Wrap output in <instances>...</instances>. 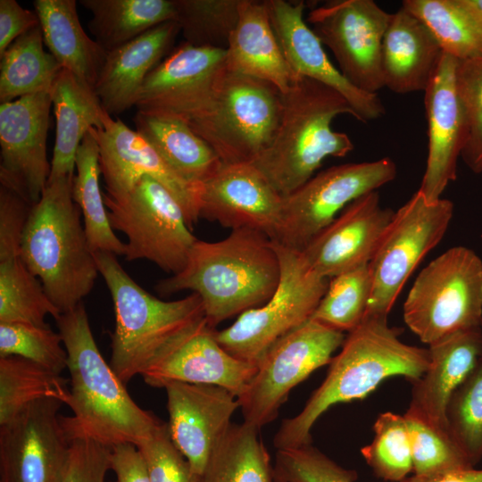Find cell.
Masks as SVG:
<instances>
[{"mask_svg":"<svg viewBox=\"0 0 482 482\" xmlns=\"http://www.w3.org/2000/svg\"><path fill=\"white\" fill-rule=\"evenodd\" d=\"M443 51L424 23L401 6L386 29L381 52L384 87L397 94L425 91Z\"/></svg>","mask_w":482,"mask_h":482,"instance_id":"obj_27","label":"cell"},{"mask_svg":"<svg viewBox=\"0 0 482 482\" xmlns=\"http://www.w3.org/2000/svg\"><path fill=\"white\" fill-rule=\"evenodd\" d=\"M226 52L229 70L270 82L282 94L296 76L274 32L265 1L240 0Z\"/></svg>","mask_w":482,"mask_h":482,"instance_id":"obj_28","label":"cell"},{"mask_svg":"<svg viewBox=\"0 0 482 482\" xmlns=\"http://www.w3.org/2000/svg\"><path fill=\"white\" fill-rule=\"evenodd\" d=\"M270 456L260 429L231 423L214 446L201 482H272Z\"/></svg>","mask_w":482,"mask_h":482,"instance_id":"obj_36","label":"cell"},{"mask_svg":"<svg viewBox=\"0 0 482 482\" xmlns=\"http://www.w3.org/2000/svg\"><path fill=\"white\" fill-rule=\"evenodd\" d=\"M33 204L0 186V260L21 256V244Z\"/></svg>","mask_w":482,"mask_h":482,"instance_id":"obj_48","label":"cell"},{"mask_svg":"<svg viewBox=\"0 0 482 482\" xmlns=\"http://www.w3.org/2000/svg\"><path fill=\"white\" fill-rule=\"evenodd\" d=\"M429 365L412 381L409 410L447 428L446 408L454 391L482 360V327L459 330L428 345Z\"/></svg>","mask_w":482,"mask_h":482,"instance_id":"obj_25","label":"cell"},{"mask_svg":"<svg viewBox=\"0 0 482 482\" xmlns=\"http://www.w3.org/2000/svg\"><path fill=\"white\" fill-rule=\"evenodd\" d=\"M60 314L21 256L0 260V323L46 326Z\"/></svg>","mask_w":482,"mask_h":482,"instance_id":"obj_38","label":"cell"},{"mask_svg":"<svg viewBox=\"0 0 482 482\" xmlns=\"http://www.w3.org/2000/svg\"><path fill=\"white\" fill-rule=\"evenodd\" d=\"M75 170L72 198L80 209L91 249L94 253L105 252L124 256L126 245L119 239L112 228L104 194L101 192L99 147L90 130L77 151Z\"/></svg>","mask_w":482,"mask_h":482,"instance_id":"obj_35","label":"cell"},{"mask_svg":"<svg viewBox=\"0 0 482 482\" xmlns=\"http://www.w3.org/2000/svg\"><path fill=\"white\" fill-rule=\"evenodd\" d=\"M399 336L387 317H364L349 332L340 353L329 362L325 379L302 411L282 420L273 437L277 451L311 445L312 428L333 405L363 399L392 377L411 382L420 378L429 365L428 349L407 345Z\"/></svg>","mask_w":482,"mask_h":482,"instance_id":"obj_2","label":"cell"},{"mask_svg":"<svg viewBox=\"0 0 482 482\" xmlns=\"http://www.w3.org/2000/svg\"><path fill=\"white\" fill-rule=\"evenodd\" d=\"M345 339L344 332L310 319L277 340L237 397L244 422L261 430L273 421L291 390L328 364Z\"/></svg>","mask_w":482,"mask_h":482,"instance_id":"obj_12","label":"cell"},{"mask_svg":"<svg viewBox=\"0 0 482 482\" xmlns=\"http://www.w3.org/2000/svg\"><path fill=\"white\" fill-rule=\"evenodd\" d=\"M137 446L145 457L152 482H201V476L174 445L167 423L162 422Z\"/></svg>","mask_w":482,"mask_h":482,"instance_id":"obj_46","label":"cell"},{"mask_svg":"<svg viewBox=\"0 0 482 482\" xmlns=\"http://www.w3.org/2000/svg\"><path fill=\"white\" fill-rule=\"evenodd\" d=\"M274 245L280 278L272 296L240 314L229 327L215 331L227 352L255 364L277 340L311 319L329 283L312 269L302 252Z\"/></svg>","mask_w":482,"mask_h":482,"instance_id":"obj_9","label":"cell"},{"mask_svg":"<svg viewBox=\"0 0 482 482\" xmlns=\"http://www.w3.org/2000/svg\"><path fill=\"white\" fill-rule=\"evenodd\" d=\"M95 257L114 308L110 365L126 384L203 320L204 310L195 293L175 301L161 300L142 288L116 255L95 252Z\"/></svg>","mask_w":482,"mask_h":482,"instance_id":"obj_6","label":"cell"},{"mask_svg":"<svg viewBox=\"0 0 482 482\" xmlns=\"http://www.w3.org/2000/svg\"><path fill=\"white\" fill-rule=\"evenodd\" d=\"M51 105L47 92L0 104V185L33 205L51 171L46 152Z\"/></svg>","mask_w":482,"mask_h":482,"instance_id":"obj_16","label":"cell"},{"mask_svg":"<svg viewBox=\"0 0 482 482\" xmlns=\"http://www.w3.org/2000/svg\"><path fill=\"white\" fill-rule=\"evenodd\" d=\"M111 448L86 438L71 440L55 482H105Z\"/></svg>","mask_w":482,"mask_h":482,"instance_id":"obj_47","label":"cell"},{"mask_svg":"<svg viewBox=\"0 0 482 482\" xmlns=\"http://www.w3.org/2000/svg\"><path fill=\"white\" fill-rule=\"evenodd\" d=\"M62 405L41 399L0 426L1 482H55L70 445L59 415Z\"/></svg>","mask_w":482,"mask_h":482,"instance_id":"obj_18","label":"cell"},{"mask_svg":"<svg viewBox=\"0 0 482 482\" xmlns=\"http://www.w3.org/2000/svg\"><path fill=\"white\" fill-rule=\"evenodd\" d=\"M90 11L95 40L108 53L147 30L175 21L173 0H80Z\"/></svg>","mask_w":482,"mask_h":482,"instance_id":"obj_32","label":"cell"},{"mask_svg":"<svg viewBox=\"0 0 482 482\" xmlns=\"http://www.w3.org/2000/svg\"><path fill=\"white\" fill-rule=\"evenodd\" d=\"M282 196L250 163L223 164L199 192V218L222 227L249 228L274 238Z\"/></svg>","mask_w":482,"mask_h":482,"instance_id":"obj_24","label":"cell"},{"mask_svg":"<svg viewBox=\"0 0 482 482\" xmlns=\"http://www.w3.org/2000/svg\"><path fill=\"white\" fill-rule=\"evenodd\" d=\"M170 437L202 476L209 457L239 408L237 397L214 385L171 382L164 386Z\"/></svg>","mask_w":482,"mask_h":482,"instance_id":"obj_23","label":"cell"},{"mask_svg":"<svg viewBox=\"0 0 482 482\" xmlns=\"http://www.w3.org/2000/svg\"><path fill=\"white\" fill-rule=\"evenodd\" d=\"M402 7L424 23L444 53L459 61L482 58V15L470 0H404Z\"/></svg>","mask_w":482,"mask_h":482,"instance_id":"obj_33","label":"cell"},{"mask_svg":"<svg viewBox=\"0 0 482 482\" xmlns=\"http://www.w3.org/2000/svg\"><path fill=\"white\" fill-rule=\"evenodd\" d=\"M73 177L47 182L31 208L21 244V259L61 313L82 303L100 274L72 198Z\"/></svg>","mask_w":482,"mask_h":482,"instance_id":"obj_5","label":"cell"},{"mask_svg":"<svg viewBox=\"0 0 482 482\" xmlns=\"http://www.w3.org/2000/svg\"><path fill=\"white\" fill-rule=\"evenodd\" d=\"M372 442L361 453L375 476L386 481L402 482L412 471L409 431L403 415L386 411L373 424Z\"/></svg>","mask_w":482,"mask_h":482,"instance_id":"obj_42","label":"cell"},{"mask_svg":"<svg viewBox=\"0 0 482 482\" xmlns=\"http://www.w3.org/2000/svg\"><path fill=\"white\" fill-rule=\"evenodd\" d=\"M471 4L482 15V0H470Z\"/></svg>","mask_w":482,"mask_h":482,"instance_id":"obj_52","label":"cell"},{"mask_svg":"<svg viewBox=\"0 0 482 482\" xmlns=\"http://www.w3.org/2000/svg\"><path fill=\"white\" fill-rule=\"evenodd\" d=\"M390 18L372 0H333L312 9L306 22L332 52L345 79L377 94L385 87L381 52Z\"/></svg>","mask_w":482,"mask_h":482,"instance_id":"obj_14","label":"cell"},{"mask_svg":"<svg viewBox=\"0 0 482 482\" xmlns=\"http://www.w3.org/2000/svg\"><path fill=\"white\" fill-rule=\"evenodd\" d=\"M110 463L116 475L115 482H152L145 457L133 444L112 446Z\"/></svg>","mask_w":482,"mask_h":482,"instance_id":"obj_50","label":"cell"},{"mask_svg":"<svg viewBox=\"0 0 482 482\" xmlns=\"http://www.w3.org/2000/svg\"><path fill=\"white\" fill-rule=\"evenodd\" d=\"M205 317L168 346L142 372L145 383L162 387L171 382L214 385L237 397L246 388L257 364L227 352Z\"/></svg>","mask_w":482,"mask_h":482,"instance_id":"obj_19","label":"cell"},{"mask_svg":"<svg viewBox=\"0 0 482 482\" xmlns=\"http://www.w3.org/2000/svg\"><path fill=\"white\" fill-rule=\"evenodd\" d=\"M38 25L35 11L22 8L15 0H0V55L16 38Z\"/></svg>","mask_w":482,"mask_h":482,"instance_id":"obj_49","label":"cell"},{"mask_svg":"<svg viewBox=\"0 0 482 482\" xmlns=\"http://www.w3.org/2000/svg\"><path fill=\"white\" fill-rule=\"evenodd\" d=\"M68 354L71 416H61L68 440L86 438L107 447L137 445L162 423L129 395L125 383L102 356L83 303L55 320Z\"/></svg>","mask_w":482,"mask_h":482,"instance_id":"obj_1","label":"cell"},{"mask_svg":"<svg viewBox=\"0 0 482 482\" xmlns=\"http://www.w3.org/2000/svg\"><path fill=\"white\" fill-rule=\"evenodd\" d=\"M136 130L187 182L201 187L223 165L219 156L183 120L137 111Z\"/></svg>","mask_w":482,"mask_h":482,"instance_id":"obj_31","label":"cell"},{"mask_svg":"<svg viewBox=\"0 0 482 482\" xmlns=\"http://www.w3.org/2000/svg\"><path fill=\"white\" fill-rule=\"evenodd\" d=\"M283 95L280 121L270 145L250 164L281 195L306 183L328 157H345L354 148L349 136L331 129L338 115L355 113L336 90L295 76Z\"/></svg>","mask_w":482,"mask_h":482,"instance_id":"obj_4","label":"cell"},{"mask_svg":"<svg viewBox=\"0 0 482 482\" xmlns=\"http://www.w3.org/2000/svg\"><path fill=\"white\" fill-rule=\"evenodd\" d=\"M185 42L226 49L238 20L240 0H173Z\"/></svg>","mask_w":482,"mask_h":482,"instance_id":"obj_41","label":"cell"},{"mask_svg":"<svg viewBox=\"0 0 482 482\" xmlns=\"http://www.w3.org/2000/svg\"><path fill=\"white\" fill-rule=\"evenodd\" d=\"M453 214L450 200L429 202L419 190L395 212L369 263L371 293L365 317H387L411 272L442 240Z\"/></svg>","mask_w":482,"mask_h":482,"instance_id":"obj_13","label":"cell"},{"mask_svg":"<svg viewBox=\"0 0 482 482\" xmlns=\"http://www.w3.org/2000/svg\"><path fill=\"white\" fill-rule=\"evenodd\" d=\"M179 32L176 21H168L107 53L94 89L109 114L136 106L146 77L170 52Z\"/></svg>","mask_w":482,"mask_h":482,"instance_id":"obj_26","label":"cell"},{"mask_svg":"<svg viewBox=\"0 0 482 482\" xmlns=\"http://www.w3.org/2000/svg\"><path fill=\"white\" fill-rule=\"evenodd\" d=\"M458 61L443 52L424 91L428 123V157L419 191L429 202L441 197L457 178V163L465 142L466 120L456 85Z\"/></svg>","mask_w":482,"mask_h":482,"instance_id":"obj_20","label":"cell"},{"mask_svg":"<svg viewBox=\"0 0 482 482\" xmlns=\"http://www.w3.org/2000/svg\"><path fill=\"white\" fill-rule=\"evenodd\" d=\"M456 85L466 120L461 158L476 174L482 173V58L458 61Z\"/></svg>","mask_w":482,"mask_h":482,"instance_id":"obj_45","label":"cell"},{"mask_svg":"<svg viewBox=\"0 0 482 482\" xmlns=\"http://www.w3.org/2000/svg\"><path fill=\"white\" fill-rule=\"evenodd\" d=\"M395 212L381 206L378 190L367 193L348 204L302 253L313 270L328 278L367 265Z\"/></svg>","mask_w":482,"mask_h":482,"instance_id":"obj_22","label":"cell"},{"mask_svg":"<svg viewBox=\"0 0 482 482\" xmlns=\"http://www.w3.org/2000/svg\"><path fill=\"white\" fill-rule=\"evenodd\" d=\"M104 199L112 228L127 237V261L145 259L173 275L185 268L197 238L163 185L145 176L129 192Z\"/></svg>","mask_w":482,"mask_h":482,"instance_id":"obj_10","label":"cell"},{"mask_svg":"<svg viewBox=\"0 0 482 482\" xmlns=\"http://www.w3.org/2000/svg\"><path fill=\"white\" fill-rule=\"evenodd\" d=\"M44 43L62 69L93 88L107 52L83 29L75 0H35Z\"/></svg>","mask_w":482,"mask_h":482,"instance_id":"obj_30","label":"cell"},{"mask_svg":"<svg viewBox=\"0 0 482 482\" xmlns=\"http://www.w3.org/2000/svg\"><path fill=\"white\" fill-rule=\"evenodd\" d=\"M282 108L273 84L227 67L208 112L187 124L223 164L252 163L271 143Z\"/></svg>","mask_w":482,"mask_h":482,"instance_id":"obj_7","label":"cell"},{"mask_svg":"<svg viewBox=\"0 0 482 482\" xmlns=\"http://www.w3.org/2000/svg\"><path fill=\"white\" fill-rule=\"evenodd\" d=\"M371 293L369 264L331 278L311 320L351 332L363 320Z\"/></svg>","mask_w":482,"mask_h":482,"instance_id":"obj_40","label":"cell"},{"mask_svg":"<svg viewBox=\"0 0 482 482\" xmlns=\"http://www.w3.org/2000/svg\"><path fill=\"white\" fill-rule=\"evenodd\" d=\"M69 383L61 374L27 359L0 356V426L41 399H55L67 405Z\"/></svg>","mask_w":482,"mask_h":482,"instance_id":"obj_37","label":"cell"},{"mask_svg":"<svg viewBox=\"0 0 482 482\" xmlns=\"http://www.w3.org/2000/svg\"><path fill=\"white\" fill-rule=\"evenodd\" d=\"M402 482H482V470L473 467L428 478L413 475Z\"/></svg>","mask_w":482,"mask_h":482,"instance_id":"obj_51","label":"cell"},{"mask_svg":"<svg viewBox=\"0 0 482 482\" xmlns=\"http://www.w3.org/2000/svg\"><path fill=\"white\" fill-rule=\"evenodd\" d=\"M446 421L450 434L475 466L482 459V360L450 398Z\"/></svg>","mask_w":482,"mask_h":482,"instance_id":"obj_43","label":"cell"},{"mask_svg":"<svg viewBox=\"0 0 482 482\" xmlns=\"http://www.w3.org/2000/svg\"><path fill=\"white\" fill-rule=\"evenodd\" d=\"M62 344V336L49 325L0 323V356H19L61 374L68 362Z\"/></svg>","mask_w":482,"mask_h":482,"instance_id":"obj_44","label":"cell"},{"mask_svg":"<svg viewBox=\"0 0 482 482\" xmlns=\"http://www.w3.org/2000/svg\"><path fill=\"white\" fill-rule=\"evenodd\" d=\"M388 157L330 167L282 196L273 242L302 252L353 201L377 191L396 176Z\"/></svg>","mask_w":482,"mask_h":482,"instance_id":"obj_11","label":"cell"},{"mask_svg":"<svg viewBox=\"0 0 482 482\" xmlns=\"http://www.w3.org/2000/svg\"><path fill=\"white\" fill-rule=\"evenodd\" d=\"M56 121L49 181L74 176L79 146L91 128L101 129L105 113L95 89L62 69L51 90Z\"/></svg>","mask_w":482,"mask_h":482,"instance_id":"obj_29","label":"cell"},{"mask_svg":"<svg viewBox=\"0 0 482 482\" xmlns=\"http://www.w3.org/2000/svg\"><path fill=\"white\" fill-rule=\"evenodd\" d=\"M99 147V164L106 193L111 196L129 192L137 181L150 176L163 185L182 206L192 229L199 219L200 187L177 174L155 148L137 130L106 111L101 129H89Z\"/></svg>","mask_w":482,"mask_h":482,"instance_id":"obj_17","label":"cell"},{"mask_svg":"<svg viewBox=\"0 0 482 482\" xmlns=\"http://www.w3.org/2000/svg\"><path fill=\"white\" fill-rule=\"evenodd\" d=\"M226 71V49L184 42L148 74L136 107L188 123L208 112Z\"/></svg>","mask_w":482,"mask_h":482,"instance_id":"obj_15","label":"cell"},{"mask_svg":"<svg viewBox=\"0 0 482 482\" xmlns=\"http://www.w3.org/2000/svg\"><path fill=\"white\" fill-rule=\"evenodd\" d=\"M40 25L16 38L0 55V103L39 93H51L62 70L44 49Z\"/></svg>","mask_w":482,"mask_h":482,"instance_id":"obj_34","label":"cell"},{"mask_svg":"<svg viewBox=\"0 0 482 482\" xmlns=\"http://www.w3.org/2000/svg\"><path fill=\"white\" fill-rule=\"evenodd\" d=\"M408 328L427 345L453 332L482 327V260L454 246L418 275L403 303Z\"/></svg>","mask_w":482,"mask_h":482,"instance_id":"obj_8","label":"cell"},{"mask_svg":"<svg viewBox=\"0 0 482 482\" xmlns=\"http://www.w3.org/2000/svg\"><path fill=\"white\" fill-rule=\"evenodd\" d=\"M280 278L274 242L263 232L242 228L224 239H197L185 268L162 279L156 290L163 295L182 290L197 294L207 323L215 328L232 316L264 304Z\"/></svg>","mask_w":482,"mask_h":482,"instance_id":"obj_3","label":"cell"},{"mask_svg":"<svg viewBox=\"0 0 482 482\" xmlns=\"http://www.w3.org/2000/svg\"><path fill=\"white\" fill-rule=\"evenodd\" d=\"M403 416L409 431L414 476L428 478L474 467L447 428L409 409Z\"/></svg>","mask_w":482,"mask_h":482,"instance_id":"obj_39","label":"cell"},{"mask_svg":"<svg viewBox=\"0 0 482 482\" xmlns=\"http://www.w3.org/2000/svg\"><path fill=\"white\" fill-rule=\"evenodd\" d=\"M265 3L274 32L295 75L336 90L348 102L355 119L362 122L378 120L386 113L378 94L354 87L330 62L323 45L303 18V2L265 0Z\"/></svg>","mask_w":482,"mask_h":482,"instance_id":"obj_21","label":"cell"}]
</instances>
